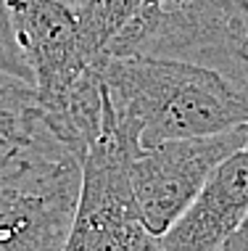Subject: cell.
Returning a JSON list of instances; mask_svg holds the SVG:
<instances>
[{
	"label": "cell",
	"instance_id": "1",
	"mask_svg": "<svg viewBox=\"0 0 248 251\" xmlns=\"http://www.w3.org/2000/svg\"><path fill=\"white\" fill-rule=\"evenodd\" d=\"M98 77L113 117L140 140V148L248 125V87L217 69L106 53Z\"/></svg>",
	"mask_w": 248,
	"mask_h": 251
},
{
	"label": "cell",
	"instance_id": "2",
	"mask_svg": "<svg viewBox=\"0 0 248 251\" xmlns=\"http://www.w3.org/2000/svg\"><path fill=\"white\" fill-rule=\"evenodd\" d=\"M19 45L32 69L40 117L58 140L85 159L103 125L100 61L87 50L77 13L64 0H5Z\"/></svg>",
	"mask_w": 248,
	"mask_h": 251
},
{
	"label": "cell",
	"instance_id": "3",
	"mask_svg": "<svg viewBox=\"0 0 248 251\" xmlns=\"http://www.w3.org/2000/svg\"><path fill=\"white\" fill-rule=\"evenodd\" d=\"M217 69L248 87V0H158L140 5L106 48Z\"/></svg>",
	"mask_w": 248,
	"mask_h": 251
},
{
	"label": "cell",
	"instance_id": "4",
	"mask_svg": "<svg viewBox=\"0 0 248 251\" xmlns=\"http://www.w3.org/2000/svg\"><path fill=\"white\" fill-rule=\"evenodd\" d=\"M243 146H248V125L143 148L132 161V193L143 227L161 238L196 201L219 161Z\"/></svg>",
	"mask_w": 248,
	"mask_h": 251
},
{
	"label": "cell",
	"instance_id": "5",
	"mask_svg": "<svg viewBox=\"0 0 248 251\" xmlns=\"http://www.w3.org/2000/svg\"><path fill=\"white\" fill-rule=\"evenodd\" d=\"M248 214V146L211 172L196 201L158 238L161 251H219Z\"/></svg>",
	"mask_w": 248,
	"mask_h": 251
},
{
	"label": "cell",
	"instance_id": "6",
	"mask_svg": "<svg viewBox=\"0 0 248 251\" xmlns=\"http://www.w3.org/2000/svg\"><path fill=\"white\" fill-rule=\"evenodd\" d=\"M61 143L40 117L35 87L0 74V180L13 175L35 153Z\"/></svg>",
	"mask_w": 248,
	"mask_h": 251
},
{
	"label": "cell",
	"instance_id": "7",
	"mask_svg": "<svg viewBox=\"0 0 248 251\" xmlns=\"http://www.w3.org/2000/svg\"><path fill=\"white\" fill-rule=\"evenodd\" d=\"M0 74H8V77H16L22 82L32 85V69L24 58L22 45H19L5 0H0Z\"/></svg>",
	"mask_w": 248,
	"mask_h": 251
},
{
	"label": "cell",
	"instance_id": "8",
	"mask_svg": "<svg viewBox=\"0 0 248 251\" xmlns=\"http://www.w3.org/2000/svg\"><path fill=\"white\" fill-rule=\"evenodd\" d=\"M219 251H248V214H246V220L240 222V227L222 243Z\"/></svg>",
	"mask_w": 248,
	"mask_h": 251
},
{
	"label": "cell",
	"instance_id": "9",
	"mask_svg": "<svg viewBox=\"0 0 248 251\" xmlns=\"http://www.w3.org/2000/svg\"><path fill=\"white\" fill-rule=\"evenodd\" d=\"M64 3H69V5H71V8H74V5H77V0H64Z\"/></svg>",
	"mask_w": 248,
	"mask_h": 251
}]
</instances>
